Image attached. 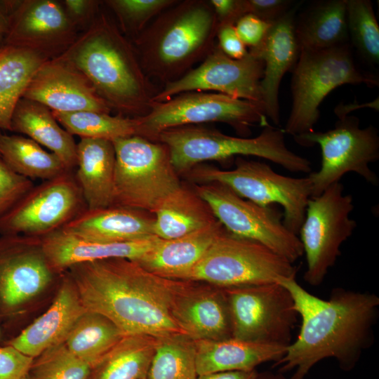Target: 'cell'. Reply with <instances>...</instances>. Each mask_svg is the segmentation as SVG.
<instances>
[{
	"mask_svg": "<svg viewBox=\"0 0 379 379\" xmlns=\"http://www.w3.org/2000/svg\"><path fill=\"white\" fill-rule=\"evenodd\" d=\"M295 33L300 50L318 51L350 44L345 0L314 1L295 17Z\"/></svg>",
	"mask_w": 379,
	"mask_h": 379,
	"instance_id": "f1b7e54d",
	"label": "cell"
},
{
	"mask_svg": "<svg viewBox=\"0 0 379 379\" xmlns=\"http://www.w3.org/2000/svg\"><path fill=\"white\" fill-rule=\"evenodd\" d=\"M284 134L283 129L270 125L254 138L234 137L201 125H189L166 129L154 141L168 147L179 175L205 161H225L242 156L267 159L291 172L310 173L311 162L286 147Z\"/></svg>",
	"mask_w": 379,
	"mask_h": 379,
	"instance_id": "5b68a950",
	"label": "cell"
},
{
	"mask_svg": "<svg viewBox=\"0 0 379 379\" xmlns=\"http://www.w3.org/2000/svg\"><path fill=\"white\" fill-rule=\"evenodd\" d=\"M216 38L218 46L230 58L239 60L248 54V49L239 36L234 25L219 27Z\"/></svg>",
	"mask_w": 379,
	"mask_h": 379,
	"instance_id": "ee69618b",
	"label": "cell"
},
{
	"mask_svg": "<svg viewBox=\"0 0 379 379\" xmlns=\"http://www.w3.org/2000/svg\"><path fill=\"white\" fill-rule=\"evenodd\" d=\"M153 213L113 205L86 209L62 229L80 238L103 243L126 242L157 237Z\"/></svg>",
	"mask_w": 379,
	"mask_h": 379,
	"instance_id": "7402d4cb",
	"label": "cell"
},
{
	"mask_svg": "<svg viewBox=\"0 0 379 379\" xmlns=\"http://www.w3.org/2000/svg\"><path fill=\"white\" fill-rule=\"evenodd\" d=\"M0 157L15 173L29 180H51L68 170L54 154L27 137L0 133Z\"/></svg>",
	"mask_w": 379,
	"mask_h": 379,
	"instance_id": "836d02e7",
	"label": "cell"
},
{
	"mask_svg": "<svg viewBox=\"0 0 379 379\" xmlns=\"http://www.w3.org/2000/svg\"><path fill=\"white\" fill-rule=\"evenodd\" d=\"M34 359L15 347L0 346V379H22L26 376Z\"/></svg>",
	"mask_w": 379,
	"mask_h": 379,
	"instance_id": "60d3db41",
	"label": "cell"
},
{
	"mask_svg": "<svg viewBox=\"0 0 379 379\" xmlns=\"http://www.w3.org/2000/svg\"><path fill=\"white\" fill-rule=\"evenodd\" d=\"M378 98L373 100L371 102L358 104V103H350V104H339L336 106L334 109V112L338 117V118H341L345 116L349 115V114L355 110V109H360L363 107H371L375 110H378Z\"/></svg>",
	"mask_w": 379,
	"mask_h": 379,
	"instance_id": "c3c4849f",
	"label": "cell"
},
{
	"mask_svg": "<svg viewBox=\"0 0 379 379\" xmlns=\"http://www.w3.org/2000/svg\"><path fill=\"white\" fill-rule=\"evenodd\" d=\"M296 4L273 22L262 42L248 52L262 60L264 72L260 82L262 105L267 118L276 125L280 121L279 92L284 74L293 69L300 48L295 33Z\"/></svg>",
	"mask_w": 379,
	"mask_h": 379,
	"instance_id": "ffe728a7",
	"label": "cell"
},
{
	"mask_svg": "<svg viewBox=\"0 0 379 379\" xmlns=\"http://www.w3.org/2000/svg\"><path fill=\"white\" fill-rule=\"evenodd\" d=\"M92 369L62 343L34 358L28 376L29 379H90Z\"/></svg>",
	"mask_w": 379,
	"mask_h": 379,
	"instance_id": "74e56055",
	"label": "cell"
},
{
	"mask_svg": "<svg viewBox=\"0 0 379 379\" xmlns=\"http://www.w3.org/2000/svg\"><path fill=\"white\" fill-rule=\"evenodd\" d=\"M234 161L235 168L231 170L200 164L183 175L193 184H222L241 197L261 206L279 204L284 209V225L298 235L312 195L308 176L283 175L276 173L266 163L248 160L242 157H236Z\"/></svg>",
	"mask_w": 379,
	"mask_h": 379,
	"instance_id": "52a82bcc",
	"label": "cell"
},
{
	"mask_svg": "<svg viewBox=\"0 0 379 379\" xmlns=\"http://www.w3.org/2000/svg\"><path fill=\"white\" fill-rule=\"evenodd\" d=\"M218 28L208 1H178L147 25L133 47L146 76L164 85L205 59L216 44Z\"/></svg>",
	"mask_w": 379,
	"mask_h": 379,
	"instance_id": "3957f363",
	"label": "cell"
},
{
	"mask_svg": "<svg viewBox=\"0 0 379 379\" xmlns=\"http://www.w3.org/2000/svg\"><path fill=\"white\" fill-rule=\"evenodd\" d=\"M124 336L106 317L86 310L74 323L64 343L72 353L93 368Z\"/></svg>",
	"mask_w": 379,
	"mask_h": 379,
	"instance_id": "d6a6232c",
	"label": "cell"
},
{
	"mask_svg": "<svg viewBox=\"0 0 379 379\" xmlns=\"http://www.w3.org/2000/svg\"><path fill=\"white\" fill-rule=\"evenodd\" d=\"M67 10L71 17L80 19L85 16L93 6V1L85 0H66Z\"/></svg>",
	"mask_w": 379,
	"mask_h": 379,
	"instance_id": "7dc6e473",
	"label": "cell"
},
{
	"mask_svg": "<svg viewBox=\"0 0 379 379\" xmlns=\"http://www.w3.org/2000/svg\"><path fill=\"white\" fill-rule=\"evenodd\" d=\"M56 274L46 256L41 238L1 236L0 317L17 314L47 288Z\"/></svg>",
	"mask_w": 379,
	"mask_h": 379,
	"instance_id": "2e32d148",
	"label": "cell"
},
{
	"mask_svg": "<svg viewBox=\"0 0 379 379\" xmlns=\"http://www.w3.org/2000/svg\"><path fill=\"white\" fill-rule=\"evenodd\" d=\"M272 24L248 13L239 18L234 27L246 46L253 48L262 42Z\"/></svg>",
	"mask_w": 379,
	"mask_h": 379,
	"instance_id": "b9f144b4",
	"label": "cell"
},
{
	"mask_svg": "<svg viewBox=\"0 0 379 379\" xmlns=\"http://www.w3.org/2000/svg\"><path fill=\"white\" fill-rule=\"evenodd\" d=\"M291 293L300 319L296 339L274 362L290 379H304L313 366L335 359L345 371L353 369L374 338L379 297L373 293L335 288L327 300L312 295L295 279L281 282Z\"/></svg>",
	"mask_w": 379,
	"mask_h": 379,
	"instance_id": "6da1fadb",
	"label": "cell"
},
{
	"mask_svg": "<svg viewBox=\"0 0 379 379\" xmlns=\"http://www.w3.org/2000/svg\"><path fill=\"white\" fill-rule=\"evenodd\" d=\"M66 272L86 310L106 317L125 335H185L171 314L173 279L126 258L80 262Z\"/></svg>",
	"mask_w": 379,
	"mask_h": 379,
	"instance_id": "7a4b0ae2",
	"label": "cell"
},
{
	"mask_svg": "<svg viewBox=\"0 0 379 379\" xmlns=\"http://www.w3.org/2000/svg\"><path fill=\"white\" fill-rule=\"evenodd\" d=\"M86 209L74 173L67 171L34 186L0 219V234L41 238Z\"/></svg>",
	"mask_w": 379,
	"mask_h": 379,
	"instance_id": "9a60e30c",
	"label": "cell"
},
{
	"mask_svg": "<svg viewBox=\"0 0 379 379\" xmlns=\"http://www.w3.org/2000/svg\"><path fill=\"white\" fill-rule=\"evenodd\" d=\"M199 375L224 371H250L261 364L276 362L286 347L240 340H195Z\"/></svg>",
	"mask_w": 379,
	"mask_h": 379,
	"instance_id": "4316f807",
	"label": "cell"
},
{
	"mask_svg": "<svg viewBox=\"0 0 379 379\" xmlns=\"http://www.w3.org/2000/svg\"><path fill=\"white\" fill-rule=\"evenodd\" d=\"M71 31L72 21L59 4L50 0L29 1L9 18L6 40L8 46L39 51L65 42Z\"/></svg>",
	"mask_w": 379,
	"mask_h": 379,
	"instance_id": "cb8c5ba5",
	"label": "cell"
},
{
	"mask_svg": "<svg viewBox=\"0 0 379 379\" xmlns=\"http://www.w3.org/2000/svg\"><path fill=\"white\" fill-rule=\"evenodd\" d=\"M1 49V48H0Z\"/></svg>",
	"mask_w": 379,
	"mask_h": 379,
	"instance_id": "11a10c76",
	"label": "cell"
},
{
	"mask_svg": "<svg viewBox=\"0 0 379 379\" xmlns=\"http://www.w3.org/2000/svg\"><path fill=\"white\" fill-rule=\"evenodd\" d=\"M46 60L41 52L28 48L8 46L0 49V129L12 131L15 107Z\"/></svg>",
	"mask_w": 379,
	"mask_h": 379,
	"instance_id": "4dcf8cb0",
	"label": "cell"
},
{
	"mask_svg": "<svg viewBox=\"0 0 379 379\" xmlns=\"http://www.w3.org/2000/svg\"><path fill=\"white\" fill-rule=\"evenodd\" d=\"M52 112L58 123L72 135L111 141L137 135L136 118L93 111Z\"/></svg>",
	"mask_w": 379,
	"mask_h": 379,
	"instance_id": "d590c367",
	"label": "cell"
},
{
	"mask_svg": "<svg viewBox=\"0 0 379 379\" xmlns=\"http://www.w3.org/2000/svg\"><path fill=\"white\" fill-rule=\"evenodd\" d=\"M246 13L273 23L294 6L291 0H245Z\"/></svg>",
	"mask_w": 379,
	"mask_h": 379,
	"instance_id": "7bdbcfd3",
	"label": "cell"
},
{
	"mask_svg": "<svg viewBox=\"0 0 379 379\" xmlns=\"http://www.w3.org/2000/svg\"><path fill=\"white\" fill-rule=\"evenodd\" d=\"M263 72L262 60L249 52L242 59H232L227 56L216 44L199 65L180 79L164 84L153 102L166 101L185 92L208 91L262 105L260 82Z\"/></svg>",
	"mask_w": 379,
	"mask_h": 379,
	"instance_id": "e0dca14e",
	"label": "cell"
},
{
	"mask_svg": "<svg viewBox=\"0 0 379 379\" xmlns=\"http://www.w3.org/2000/svg\"><path fill=\"white\" fill-rule=\"evenodd\" d=\"M22 98L53 112L109 114L111 110L88 79L65 59L46 60L32 77Z\"/></svg>",
	"mask_w": 379,
	"mask_h": 379,
	"instance_id": "d6986e66",
	"label": "cell"
},
{
	"mask_svg": "<svg viewBox=\"0 0 379 379\" xmlns=\"http://www.w3.org/2000/svg\"><path fill=\"white\" fill-rule=\"evenodd\" d=\"M359 119L354 116L338 118L333 128L293 137L304 147L319 145L321 162L319 171L310 172L311 197L320 195L328 187L340 182L347 173H356L366 182L378 185L377 175L369 168L379 159V136L375 127H359Z\"/></svg>",
	"mask_w": 379,
	"mask_h": 379,
	"instance_id": "8fae6325",
	"label": "cell"
},
{
	"mask_svg": "<svg viewBox=\"0 0 379 379\" xmlns=\"http://www.w3.org/2000/svg\"><path fill=\"white\" fill-rule=\"evenodd\" d=\"M297 272L293 263L262 244L225 229L185 280L228 288L281 283L295 279Z\"/></svg>",
	"mask_w": 379,
	"mask_h": 379,
	"instance_id": "9c48e42d",
	"label": "cell"
},
{
	"mask_svg": "<svg viewBox=\"0 0 379 379\" xmlns=\"http://www.w3.org/2000/svg\"><path fill=\"white\" fill-rule=\"evenodd\" d=\"M140 379H148V378L147 377H144V378H142Z\"/></svg>",
	"mask_w": 379,
	"mask_h": 379,
	"instance_id": "db71d44e",
	"label": "cell"
},
{
	"mask_svg": "<svg viewBox=\"0 0 379 379\" xmlns=\"http://www.w3.org/2000/svg\"><path fill=\"white\" fill-rule=\"evenodd\" d=\"M157 338L127 335L93 368L90 379H140L147 377Z\"/></svg>",
	"mask_w": 379,
	"mask_h": 379,
	"instance_id": "1f68e13d",
	"label": "cell"
},
{
	"mask_svg": "<svg viewBox=\"0 0 379 379\" xmlns=\"http://www.w3.org/2000/svg\"><path fill=\"white\" fill-rule=\"evenodd\" d=\"M349 39L370 65L379 64V25L369 0H345Z\"/></svg>",
	"mask_w": 379,
	"mask_h": 379,
	"instance_id": "8d00e7d4",
	"label": "cell"
},
{
	"mask_svg": "<svg viewBox=\"0 0 379 379\" xmlns=\"http://www.w3.org/2000/svg\"><path fill=\"white\" fill-rule=\"evenodd\" d=\"M258 372L250 371H224L201 375L197 379H256Z\"/></svg>",
	"mask_w": 379,
	"mask_h": 379,
	"instance_id": "bcb514c9",
	"label": "cell"
},
{
	"mask_svg": "<svg viewBox=\"0 0 379 379\" xmlns=\"http://www.w3.org/2000/svg\"><path fill=\"white\" fill-rule=\"evenodd\" d=\"M192 187L229 232L258 242L292 263L303 255L300 238L284 225L277 208L261 206L218 182Z\"/></svg>",
	"mask_w": 379,
	"mask_h": 379,
	"instance_id": "5bb4252c",
	"label": "cell"
},
{
	"mask_svg": "<svg viewBox=\"0 0 379 379\" xmlns=\"http://www.w3.org/2000/svg\"><path fill=\"white\" fill-rule=\"evenodd\" d=\"M178 0H112L107 4L117 15L124 29L135 39L161 13Z\"/></svg>",
	"mask_w": 379,
	"mask_h": 379,
	"instance_id": "f35d334b",
	"label": "cell"
},
{
	"mask_svg": "<svg viewBox=\"0 0 379 379\" xmlns=\"http://www.w3.org/2000/svg\"><path fill=\"white\" fill-rule=\"evenodd\" d=\"M66 273L48 309L6 345L33 359L64 343L77 320L86 312L76 287Z\"/></svg>",
	"mask_w": 379,
	"mask_h": 379,
	"instance_id": "44dd1931",
	"label": "cell"
},
{
	"mask_svg": "<svg viewBox=\"0 0 379 379\" xmlns=\"http://www.w3.org/2000/svg\"><path fill=\"white\" fill-rule=\"evenodd\" d=\"M353 209L352 197L344 193L340 182L310 198L298 234L307 262L303 277L310 286L322 284L340 255V246L355 230Z\"/></svg>",
	"mask_w": 379,
	"mask_h": 379,
	"instance_id": "4fadbf2b",
	"label": "cell"
},
{
	"mask_svg": "<svg viewBox=\"0 0 379 379\" xmlns=\"http://www.w3.org/2000/svg\"><path fill=\"white\" fill-rule=\"evenodd\" d=\"M22 379H29L28 374Z\"/></svg>",
	"mask_w": 379,
	"mask_h": 379,
	"instance_id": "f5cc1de1",
	"label": "cell"
},
{
	"mask_svg": "<svg viewBox=\"0 0 379 379\" xmlns=\"http://www.w3.org/2000/svg\"><path fill=\"white\" fill-rule=\"evenodd\" d=\"M64 59L88 79L111 109L133 118L149 112L159 91L145 74L133 46L105 15Z\"/></svg>",
	"mask_w": 379,
	"mask_h": 379,
	"instance_id": "277c9868",
	"label": "cell"
},
{
	"mask_svg": "<svg viewBox=\"0 0 379 379\" xmlns=\"http://www.w3.org/2000/svg\"><path fill=\"white\" fill-rule=\"evenodd\" d=\"M9 28V17L6 15L0 7V43L6 36Z\"/></svg>",
	"mask_w": 379,
	"mask_h": 379,
	"instance_id": "681fc988",
	"label": "cell"
},
{
	"mask_svg": "<svg viewBox=\"0 0 379 379\" xmlns=\"http://www.w3.org/2000/svg\"><path fill=\"white\" fill-rule=\"evenodd\" d=\"M76 180L86 209L114 205L115 151L111 140L81 138L77 145Z\"/></svg>",
	"mask_w": 379,
	"mask_h": 379,
	"instance_id": "484cf974",
	"label": "cell"
},
{
	"mask_svg": "<svg viewBox=\"0 0 379 379\" xmlns=\"http://www.w3.org/2000/svg\"><path fill=\"white\" fill-rule=\"evenodd\" d=\"M135 118L137 135L152 141L161 132L182 126L221 122L248 138L251 126L270 125L260 104L208 91L185 92L153 102L146 115Z\"/></svg>",
	"mask_w": 379,
	"mask_h": 379,
	"instance_id": "30bf717a",
	"label": "cell"
},
{
	"mask_svg": "<svg viewBox=\"0 0 379 379\" xmlns=\"http://www.w3.org/2000/svg\"><path fill=\"white\" fill-rule=\"evenodd\" d=\"M225 229L216 220L186 235L172 239H159L152 249L135 262L161 277L185 280Z\"/></svg>",
	"mask_w": 379,
	"mask_h": 379,
	"instance_id": "d4e9b609",
	"label": "cell"
},
{
	"mask_svg": "<svg viewBox=\"0 0 379 379\" xmlns=\"http://www.w3.org/2000/svg\"><path fill=\"white\" fill-rule=\"evenodd\" d=\"M219 27L235 25L239 18L247 14L245 0H210Z\"/></svg>",
	"mask_w": 379,
	"mask_h": 379,
	"instance_id": "f6af8a7d",
	"label": "cell"
},
{
	"mask_svg": "<svg viewBox=\"0 0 379 379\" xmlns=\"http://www.w3.org/2000/svg\"><path fill=\"white\" fill-rule=\"evenodd\" d=\"M159 239L154 237L126 242H96L77 237L62 228L41 237V242L50 265L59 274L75 264L88 261L111 258L136 261L152 249Z\"/></svg>",
	"mask_w": 379,
	"mask_h": 379,
	"instance_id": "603a6c76",
	"label": "cell"
},
{
	"mask_svg": "<svg viewBox=\"0 0 379 379\" xmlns=\"http://www.w3.org/2000/svg\"><path fill=\"white\" fill-rule=\"evenodd\" d=\"M171 311L178 327L194 340L232 338L229 305L222 288L173 279Z\"/></svg>",
	"mask_w": 379,
	"mask_h": 379,
	"instance_id": "ac0fdd59",
	"label": "cell"
},
{
	"mask_svg": "<svg viewBox=\"0 0 379 379\" xmlns=\"http://www.w3.org/2000/svg\"><path fill=\"white\" fill-rule=\"evenodd\" d=\"M2 341H3V334H2V331L0 326V346H2L1 345Z\"/></svg>",
	"mask_w": 379,
	"mask_h": 379,
	"instance_id": "816d5d0a",
	"label": "cell"
},
{
	"mask_svg": "<svg viewBox=\"0 0 379 379\" xmlns=\"http://www.w3.org/2000/svg\"><path fill=\"white\" fill-rule=\"evenodd\" d=\"M256 379H286V378L280 372L274 373L268 371L258 373Z\"/></svg>",
	"mask_w": 379,
	"mask_h": 379,
	"instance_id": "f907efd6",
	"label": "cell"
},
{
	"mask_svg": "<svg viewBox=\"0 0 379 379\" xmlns=\"http://www.w3.org/2000/svg\"><path fill=\"white\" fill-rule=\"evenodd\" d=\"M34 186L31 180L15 173L0 159V219Z\"/></svg>",
	"mask_w": 379,
	"mask_h": 379,
	"instance_id": "ab89813d",
	"label": "cell"
},
{
	"mask_svg": "<svg viewBox=\"0 0 379 379\" xmlns=\"http://www.w3.org/2000/svg\"><path fill=\"white\" fill-rule=\"evenodd\" d=\"M195 340L185 335L157 338L148 379H197Z\"/></svg>",
	"mask_w": 379,
	"mask_h": 379,
	"instance_id": "e575fe53",
	"label": "cell"
},
{
	"mask_svg": "<svg viewBox=\"0 0 379 379\" xmlns=\"http://www.w3.org/2000/svg\"><path fill=\"white\" fill-rule=\"evenodd\" d=\"M11 126L12 131L26 135L49 149L68 171L76 168L77 144L47 107L22 98L13 114Z\"/></svg>",
	"mask_w": 379,
	"mask_h": 379,
	"instance_id": "83f0119b",
	"label": "cell"
},
{
	"mask_svg": "<svg viewBox=\"0 0 379 379\" xmlns=\"http://www.w3.org/2000/svg\"><path fill=\"white\" fill-rule=\"evenodd\" d=\"M345 84L378 86V76L357 64L351 44L331 48L300 50L291 78L292 105L283 129L298 136L314 130L319 106L335 88Z\"/></svg>",
	"mask_w": 379,
	"mask_h": 379,
	"instance_id": "8992f818",
	"label": "cell"
},
{
	"mask_svg": "<svg viewBox=\"0 0 379 379\" xmlns=\"http://www.w3.org/2000/svg\"><path fill=\"white\" fill-rule=\"evenodd\" d=\"M153 214L154 234L161 239L186 235L217 220L208 204L193 187L182 182L161 202Z\"/></svg>",
	"mask_w": 379,
	"mask_h": 379,
	"instance_id": "f546056e",
	"label": "cell"
},
{
	"mask_svg": "<svg viewBox=\"0 0 379 379\" xmlns=\"http://www.w3.org/2000/svg\"><path fill=\"white\" fill-rule=\"evenodd\" d=\"M112 142L115 151L114 205L153 213L182 184L168 147L139 135Z\"/></svg>",
	"mask_w": 379,
	"mask_h": 379,
	"instance_id": "ba28073f",
	"label": "cell"
},
{
	"mask_svg": "<svg viewBox=\"0 0 379 379\" xmlns=\"http://www.w3.org/2000/svg\"><path fill=\"white\" fill-rule=\"evenodd\" d=\"M230 313L232 338L287 347L298 313L293 298L281 283L222 288Z\"/></svg>",
	"mask_w": 379,
	"mask_h": 379,
	"instance_id": "7c38bea8",
	"label": "cell"
}]
</instances>
